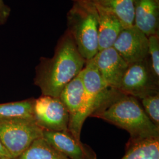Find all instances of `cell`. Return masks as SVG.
Returning a JSON list of instances; mask_svg holds the SVG:
<instances>
[{"label":"cell","mask_w":159,"mask_h":159,"mask_svg":"<svg viewBox=\"0 0 159 159\" xmlns=\"http://www.w3.org/2000/svg\"><path fill=\"white\" fill-rule=\"evenodd\" d=\"M43 131L34 119L0 120V142L13 159L24 152L35 140L43 136Z\"/></svg>","instance_id":"5b68a950"},{"label":"cell","mask_w":159,"mask_h":159,"mask_svg":"<svg viewBox=\"0 0 159 159\" xmlns=\"http://www.w3.org/2000/svg\"><path fill=\"white\" fill-rule=\"evenodd\" d=\"M11 9L4 2L0 0V26L6 24L11 15Z\"/></svg>","instance_id":"ffe728a7"},{"label":"cell","mask_w":159,"mask_h":159,"mask_svg":"<svg viewBox=\"0 0 159 159\" xmlns=\"http://www.w3.org/2000/svg\"><path fill=\"white\" fill-rule=\"evenodd\" d=\"M12 159H69L43 137L35 140L18 156Z\"/></svg>","instance_id":"2e32d148"},{"label":"cell","mask_w":159,"mask_h":159,"mask_svg":"<svg viewBox=\"0 0 159 159\" xmlns=\"http://www.w3.org/2000/svg\"><path fill=\"white\" fill-rule=\"evenodd\" d=\"M86 61L66 30L58 40L53 56L40 58L34 84L42 95L59 97L64 87L82 71Z\"/></svg>","instance_id":"6da1fadb"},{"label":"cell","mask_w":159,"mask_h":159,"mask_svg":"<svg viewBox=\"0 0 159 159\" xmlns=\"http://www.w3.org/2000/svg\"><path fill=\"white\" fill-rule=\"evenodd\" d=\"M67 31L86 61L98 52V14L90 1L76 2L67 14Z\"/></svg>","instance_id":"3957f363"},{"label":"cell","mask_w":159,"mask_h":159,"mask_svg":"<svg viewBox=\"0 0 159 159\" xmlns=\"http://www.w3.org/2000/svg\"><path fill=\"white\" fill-rule=\"evenodd\" d=\"M134 25L148 37L159 33V0H135Z\"/></svg>","instance_id":"8fae6325"},{"label":"cell","mask_w":159,"mask_h":159,"mask_svg":"<svg viewBox=\"0 0 159 159\" xmlns=\"http://www.w3.org/2000/svg\"><path fill=\"white\" fill-rule=\"evenodd\" d=\"M84 96V88L81 73L66 85L59 98L67 108L70 119L79 111Z\"/></svg>","instance_id":"5bb4252c"},{"label":"cell","mask_w":159,"mask_h":159,"mask_svg":"<svg viewBox=\"0 0 159 159\" xmlns=\"http://www.w3.org/2000/svg\"><path fill=\"white\" fill-rule=\"evenodd\" d=\"M159 80L154 74L148 56L143 61L129 65L118 90L140 100L159 93Z\"/></svg>","instance_id":"8992f818"},{"label":"cell","mask_w":159,"mask_h":159,"mask_svg":"<svg viewBox=\"0 0 159 159\" xmlns=\"http://www.w3.org/2000/svg\"><path fill=\"white\" fill-rule=\"evenodd\" d=\"M89 1L117 17L124 29L134 25L135 0H90Z\"/></svg>","instance_id":"4fadbf2b"},{"label":"cell","mask_w":159,"mask_h":159,"mask_svg":"<svg viewBox=\"0 0 159 159\" xmlns=\"http://www.w3.org/2000/svg\"><path fill=\"white\" fill-rule=\"evenodd\" d=\"M113 47L129 65L139 62L148 57V37L134 25L121 31Z\"/></svg>","instance_id":"ba28073f"},{"label":"cell","mask_w":159,"mask_h":159,"mask_svg":"<svg viewBox=\"0 0 159 159\" xmlns=\"http://www.w3.org/2000/svg\"><path fill=\"white\" fill-rule=\"evenodd\" d=\"M0 159H12L11 158H7V157H0Z\"/></svg>","instance_id":"603a6c76"},{"label":"cell","mask_w":159,"mask_h":159,"mask_svg":"<svg viewBox=\"0 0 159 159\" xmlns=\"http://www.w3.org/2000/svg\"><path fill=\"white\" fill-rule=\"evenodd\" d=\"M90 0H73L74 2H86V1H89Z\"/></svg>","instance_id":"7402d4cb"},{"label":"cell","mask_w":159,"mask_h":159,"mask_svg":"<svg viewBox=\"0 0 159 159\" xmlns=\"http://www.w3.org/2000/svg\"><path fill=\"white\" fill-rule=\"evenodd\" d=\"M121 159H159V137L129 140Z\"/></svg>","instance_id":"9a60e30c"},{"label":"cell","mask_w":159,"mask_h":159,"mask_svg":"<svg viewBox=\"0 0 159 159\" xmlns=\"http://www.w3.org/2000/svg\"><path fill=\"white\" fill-rule=\"evenodd\" d=\"M148 56L151 67L155 76L159 79V34L148 37Z\"/></svg>","instance_id":"d6986e66"},{"label":"cell","mask_w":159,"mask_h":159,"mask_svg":"<svg viewBox=\"0 0 159 159\" xmlns=\"http://www.w3.org/2000/svg\"><path fill=\"white\" fill-rule=\"evenodd\" d=\"M34 98H30L21 101L0 103V120L34 119Z\"/></svg>","instance_id":"e0dca14e"},{"label":"cell","mask_w":159,"mask_h":159,"mask_svg":"<svg viewBox=\"0 0 159 159\" xmlns=\"http://www.w3.org/2000/svg\"><path fill=\"white\" fill-rule=\"evenodd\" d=\"M93 60L106 86L118 90L129 64L113 47L98 51Z\"/></svg>","instance_id":"30bf717a"},{"label":"cell","mask_w":159,"mask_h":159,"mask_svg":"<svg viewBox=\"0 0 159 159\" xmlns=\"http://www.w3.org/2000/svg\"><path fill=\"white\" fill-rule=\"evenodd\" d=\"M142 107L148 118L159 127V93L140 99Z\"/></svg>","instance_id":"ac0fdd59"},{"label":"cell","mask_w":159,"mask_h":159,"mask_svg":"<svg viewBox=\"0 0 159 159\" xmlns=\"http://www.w3.org/2000/svg\"><path fill=\"white\" fill-rule=\"evenodd\" d=\"M80 73L84 88L83 102L79 111L70 119L68 128L79 140H81V129L85 120L98 108L110 90L104 83L93 58L86 61Z\"/></svg>","instance_id":"277c9868"},{"label":"cell","mask_w":159,"mask_h":159,"mask_svg":"<svg viewBox=\"0 0 159 159\" xmlns=\"http://www.w3.org/2000/svg\"><path fill=\"white\" fill-rule=\"evenodd\" d=\"M42 137L69 159H97L96 153L91 147L77 140L68 130H43Z\"/></svg>","instance_id":"9c48e42d"},{"label":"cell","mask_w":159,"mask_h":159,"mask_svg":"<svg viewBox=\"0 0 159 159\" xmlns=\"http://www.w3.org/2000/svg\"><path fill=\"white\" fill-rule=\"evenodd\" d=\"M34 120L43 130H68L70 114L59 97L41 95L35 98Z\"/></svg>","instance_id":"52a82bcc"},{"label":"cell","mask_w":159,"mask_h":159,"mask_svg":"<svg viewBox=\"0 0 159 159\" xmlns=\"http://www.w3.org/2000/svg\"><path fill=\"white\" fill-rule=\"evenodd\" d=\"M0 157H7V158H11V155L6 150V148L0 142Z\"/></svg>","instance_id":"44dd1931"},{"label":"cell","mask_w":159,"mask_h":159,"mask_svg":"<svg viewBox=\"0 0 159 159\" xmlns=\"http://www.w3.org/2000/svg\"><path fill=\"white\" fill-rule=\"evenodd\" d=\"M129 133V140L159 137V127L148 118L138 99L110 89L107 96L91 114Z\"/></svg>","instance_id":"7a4b0ae2"},{"label":"cell","mask_w":159,"mask_h":159,"mask_svg":"<svg viewBox=\"0 0 159 159\" xmlns=\"http://www.w3.org/2000/svg\"><path fill=\"white\" fill-rule=\"evenodd\" d=\"M95 6V5H94ZM98 14V51L113 47L124 27L112 13L95 6Z\"/></svg>","instance_id":"7c38bea8"}]
</instances>
